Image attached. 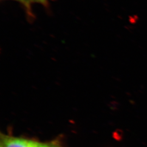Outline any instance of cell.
Returning a JSON list of instances; mask_svg holds the SVG:
<instances>
[{
  "instance_id": "cell-3",
  "label": "cell",
  "mask_w": 147,
  "mask_h": 147,
  "mask_svg": "<svg viewBox=\"0 0 147 147\" xmlns=\"http://www.w3.org/2000/svg\"><path fill=\"white\" fill-rule=\"evenodd\" d=\"M49 1V0H28V1L31 4L32 3H37L45 6H47L48 5Z\"/></svg>"
},
{
  "instance_id": "cell-1",
  "label": "cell",
  "mask_w": 147,
  "mask_h": 147,
  "mask_svg": "<svg viewBox=\"0 0 147 147\" xmlns=\"http://www.w3.org/2000/svg\"><path fill=\"white\" fill-rule=\"evenodd\" d=\"M1 147H58L52 143H44L21 137L2 135Z\"/></svg>"
},
{
  "instance_id": "cell-2",
  "label": "cell",
  "mask_w": 147,
  "mask_h": 147,
  "mask_svg": "<svg viewBox=\"0 0 147 147\" xmlns=\"http://www.w3.org/2000/svg\"><path fill=\"white\" fill-rule=\"evenodd\" d=\"M16 1H18L20 2L22 5L24 6L25 9H26L27 13L29 14L32 16L31 9V3L28 1V0H14Z\"/></svg>"
}]
</instances>
